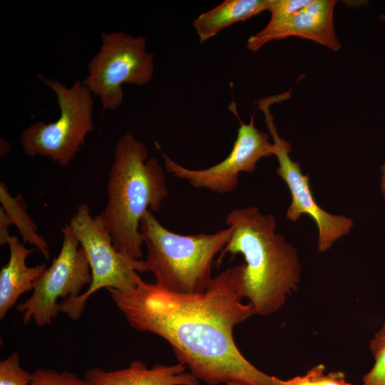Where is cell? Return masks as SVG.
<instances>
[{
    "mask_svg": "<svg viewBox=\"0 0 385 385\" xmlns=\"http://www.w3.org/2000/svg\"><path fill=\"white\" fill-rule=\"evenodd\" d=\"M129 324L164 339L179 363L198 380L217 385H280L252 365L235 343L234 328L256 314L243 303L234 268L224 270L200 294H179L144 282L129 290L108 288Z\"/></svg>",
    "mask_w": 385,
    "mask_h": 385,
    "instance_id": "6da1fadb",
    "label": "cell"
},
{
    "mask_svg": "<svg viewBox=\"0 0 385 385\" xmlns=\"http://www.w3.org/2000/svg\"><path fill=\"white\" fill-rule=\"evenodd\" d=\"M225 222L232 235L220 258L227 252L241 254L245 262L234 270L242 298L253 304L256 314L275 313L298 288L302 266L297 250L275 232L274 217L257 207L234 209Z\"/></svg>",
    "mask_w": 385,
    "mask_h": 385,
    "instance_id": "7a4b0ae2",
    "label": "cell"
},
{
    "mask_svg": "<svg viewBox=\"0 0 385 385\" xmlns=\"http://www.w3.org/2000/svg\"><path fill=\"white\" fill-rule=\"evenodd\" d=\"M113 154L108 200L99 215L114 247L141 260L144 243L140 220L148 209L159 210L169 194L164 170L156 158H148L144 143L128 131L117 140Z\"/></svg>",
    "mask_w": 385,
    "mask_h": 385,
    "instance_id": "3957f363",
    "label": "cell"
},
{
    "mask_svg": "<svg viewBox=\"0 0 385 385\" xmlns=\"http://www.w3.org/2000/svg\"><path fill=\"white\" fill-rule=\"evenodd\" d=\"M140 230L147 250L148 271L155 284L175 293L200 294L210 287L215 257L232 235V228L213 234L183 235L164 227L149 210L140 220Z\"/></svg>",
    "mask_w": 385,
    "mask_h": 385,
    "instance_id": "277c9868",
    "label": "cell"
},
{
    "mask_svg": "<svg viewBox=\"0 0 385 385\" xmlns=\"http://www.w3.org/2000/svg\"><path fill=\"white\" fill-rule=\"evenodd\" d=\"M38 79L56 96L60 115L54 122L37 121L24 128L19 141L30 158L46 157L66 167L86 144L93 129L92 93L80 80L70 87L38 74Z\"/></svg>",
    "mask_w": 385,
    "mask_h": 385,
    "instance_id": "5b68a950",
    "label": "cell"
},
{
    "mask_svg": "<svg viewBox=\"0 0 385 385\" xmlns=\"http://www.w3.org/2000/svg\"><path fill=\"white\" fill-rule=\"evenodd\" d=\"M87 257L91 283L86 291L76 297L63 299L61 312L77 320L88 299L101 288L129 290L134 288L138 272L148 271L145 260L130 257L118 251L100 215L93 217L88 205L82 203L68 224Z\"/></svg>",
    "mask_w": 385,
    "mask_h": 385,
    "instance_id": "8992f818",
    "label": "cell"
},
{
    "mask_svg": "<svg viewBox=\"0 0 385 385\" xmlns=\"http://www.w3.org/2000/svg\"><path fill=\"white\" fill-rule=\"evenodd\" d=\"M101 45L87 64L81 81L97 96L103 110H115L123 101L124 83L143 86L154 74V54L144 36L123 31L103 32Z\"/></svg>",
    "mask_w": 385,
    "mask_h": 385,
    "instance_id": "52a82bcc",
    "label": "cell"
},
{
    "mask_svg": "<svg viewBox=\"0 0 385 385\" xmlns=\"http://www.w3.org/2000/svg\"><path fill=\"white\" fill-rule=\"evenodd\" d=\"M61 232L63 242L58 256L35 283L31 296L16 307L24 324L33 320L39 327L50 325L61 312L58 299L76 297L91 283L87 257L70 225H66Z\"/></svg>",
    "mask_w": 385,
    "mask_h": 385,
    "instance_id": "ba28073f",
    "label": "cell"
},
{
    "mask_svg": "<svg viewBox=\"0 0 385 385\" xmlns=\"http://www.w3.org/2000/svg\"><path fill=\"white\" fill-rule=\"evenodd\" d=\"M277 103V96H270L260 99L257 107L265 115L267 126L276 147L274 155L279 163L277 174L286 183L291 194V202L286 217L291 222H297L303 215L310 216L318 228L317 249L319 252H324L350 232L354 222L346 216L329 213L316 202L310 189L309 175L302 173L299 162L290 158L291 145L278 135L270 113V106Z\"/></svg>",
    "mask_w": 385,
    "mask_h": 385,
    "instance_id": "9c48e42d",
    "label": "cell"
},
{
    "mask_svg": "<svg viewBox=\"0 0 385 385\" xmlns=\"http://www.w3.org/2000/svg\"><path fill=\"white\" fill-rule=\"evenodd\" d=\"M231 111L240 120L237 137L229 155L221 162L202 170L186 168L162 153L168 173L186 180L192 187L205 188L225 194L232 192L239 185L240 173H253L259 160L275 155L276 147L269 140V135L255 125V115L250 123H242L236 112L235 104Z\"/></svg>",
    "mask_w": 385,
    "mask_h": 385,
    "instance_id": "30bf717a",
    "label": "cell"
},
{
    "mask_svg": "<svg viewBox=\"0 0 385 385\" xmlns=\"http://www.w3.org/2000/svg\"><path fill=\"white\" fill-rule=\"evenodd\" d=\"M335 0H313L297 14L280 20H270L261 31L251 36L247 47L257 51L270 41L288 37L310 40L334 51L342 48L334 26Z\"/></svg>",
    "mask_w": 385,
    "mask_h": 385,
    "instance_id": "8fae6325",
    "label": "cell"
},
{
    "mask_svg": "<svg viewBox=\"0 0 385 385\" xmlns=\"http://www.w3.org/2000/svg\"><path fill=\"white\" fill-rule=\"evenodd\" d=\"M181 363L155 364L151 369L140 360L127 368L105 371L101 368L88 370L84 379L89 385H200L199 380Z\"/></svg>",
    "mask_w": 385,
    "mask_h": 385,
    "instance_id": "7c38bea8",
    "label": "cell"
},
{
    "mask_svg": "<svg viewBox=\"0 0 385 385\" xmlns=\"http://www.w3.org/2000/svg\"><path fill=\"white\" fill-rule=\"evenodd\" d=\"M9 257L0 270V319H4L8 311L24 292L34 289L35 283L46 270V263L34 267L26 264L27 257L36 251L28 249L16 235H11L7 242Z\"/></svg>",
    "mask_w": 385,
    "mask_h": 385,
    "instance_id": "4fadbf2b",
    "label": "cell"
},
{
    "mask_svg": "<svg viewBox=\"0 0 385 385\" xmlns=\"http://www.w3.org/2000/svg\"><path fill=\"white\" fill-rule=\"evenodd\" d=\"M269 4L270 0H225L198 16L192 26L202 43L232 24L268 10Z\"/></svg>",
    "mask_w": 385,
    "mask_h": 385,
    "instance_id": "5bb4252c",
    "label": "cell"
},
{
    "mask_svg": "<svg viewBox=\"0 0 385 385\" xmlns=\"http://www.w3.org/2000/svg\"><path fill=\"white\" fill-rule=\"evenodd\" d=\"M1 207L6 214L11 225H16L21 236L22 242L34 245L46 260L50 259L49 245L38 234V226L27 212V205L22 195L19 192L13 197L6 185L0 183Z\"/></svg>",
    "mask_w": 385,
    "mask_h": 385,
    "instance_id": "9a60e30c",
    "label": "cell"
},
{
    "mask_svg": "<svg viewBox=\"0 0 385 385\" xmlns=\"http://www.w3.org/2000/svg\"><path fill=\"white\" fill-rule=\"evenodd\" d=\"M369 347L374 364L364 376V385H385V324L370 341Z\"/></svg>",
    "mask_w": 385,
    "mask_h": 385,
    "instance_id": "2e32d148",
    "label": "cell"
},
{
    "mask_svg": "<svg viewBox=\"0 0 385 385\" xmlns=\"http://www.w3.org/2000/svg\"><path fill=\"white\" fill-rule=\"evenodd\" d=\"M324 369L322 364L317 365L302 376L280 379V385H352L345 380L342 372L326 373Z\"/></svg>",
    "mask_w": 385,
    "mask_h": 385,
    "instance_id": "e0dca14e",
    "label": "cell"
},
{
    "mask_svg": "<svg viewBox=\"0 0 385 385\" xmlns=\"http://www.w3.org/2000/svg\"><path fill=\"white\" fill-rule=\"evenodd\" d=\"M32 376L21 366L16 351L0 361V385H28Z\"/></svg>",
    "mask_w": 385,
    "mask_h": 385,
    "instance_id": "ac0fdd59",
    "label": "cell"
},
{
    "mask_svg": "<svg viewBox=\"0 0 385 385\" xmlns=\"http://www.w3.org/2000/svg\"><path fill=\"white\" fill-rule=\"evenodd\" d=\"M32 374L28 385H89L85 379L67 371L58 372L53 369H37Z\"/></svg>",
    "mask_w": 385,
    "mask_h": 385,
    "instance_id": "d6986e66",
    "label": "cell"
},
{
    "mask_svg": "<svg viewBox=\"0 0 385 385\" xmlns=\"http://www.w3.org/2000/svg\"><path fill=\"white\" fill-rule=\"evenodd\" d=\"M313 0H270L268 10L271 14L270 20H280L288 18L304 9Z\"/></svg>",
    "mask_w": 385,
    "mask_h": 385,
    "instance_id": "ffe728a7",
    "label": "cell"
},
{
    "mask_svg": "<svg viewBox=\"0 0 385 385\" xmlns=\"http://www.w3.org/2000/svg\"><path fill=\"white\" fill-rule=\"evenodd\" d=\"M11 223L6 214L1 207H0V245H7L9 237V227Z\"/></svg>",
    "mask_w": 385,
    "mask_h": 385,
    "instance_id": "44dd1931",
    "label": "cell"
},
{
    "mask_svg": "<svg viewBox=\"0 0 385 385\" xmlns=\"http://www.w3.org/2000/svg\"><path fill=\"white\" fill-rule=\"evenodd\" d=\"M381 178H380V189L382 195L385 200V163L380 167Z\"/></svg>",
    "mask_w": 385,
    "mask_h": 385,
    "instance_id": "7402d4cb",
    "label": "cell"
},
{
    "mask_svg": "<svg viewBox=\"0 0 385 385\" xmlns=\"http://www.w3.org/2000/svg\"><path fill=\"white\" fill-rule=\"evenodd\" d=\"M10 144L9 142L1 138V157L6 156L10 151Z\"/></svg>",
    "mask_w": 385,
    "mask_h": 385,
    "instance_id": "603a6c76",
    "label": "cell"
},
{
    "mask_svg": "<svg viewBox=\"0 0 385 385\" xmlns=\"http://www.w3.org/2000/svg\"><path fill=\"white\" fill-rule=\"evenodd\" d=\"M226 385H246V384H244L237 381H228L227 383H226Z\"/></svg>",
    "mask_w": 385,
    "mask_h": 385,
    "instance_id": "cb8c5ba5",
    "label": "cell"
},
{
    "mask_svg": "<svg viewBox=\"0 0 385 385\" xmlns=\"http://www.w3.org/2000/svg\"><path fill=\"white\" fill-rule=\"evenodd\" d=\"M379 18L381 21H385V14H381Z\"/></svg>",
    "mask_w": 385,
    "mask_h": 385,
    "instance_id": "d4e9b609",
    "label": "cell"
}]
</instances>
